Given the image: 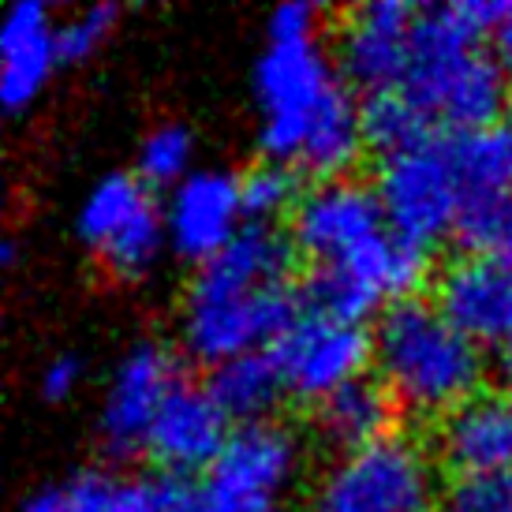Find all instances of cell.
Returning a JSON list of instances; mask_svg holds the SVG:
<instances>
[{
	"label": "cell",
	"mask_w": 512,
	"mask_h": 512,
	"mask_svg": "<svg viewBox=\"0 0 512 512\" xmlns=\"http://www.w3.org/2000/svg\"><path fill=\"white\" fill-rule=\"evenodd\" d=\"M258 146L266 161L322 180H344L363 154L359 105L318 38L270 42L255 60Z\"/></svg>",
	"instance_id": "6da1fadb"
},
{
	"label": "cell",
	"mask_w": 512,
	"mask_h": 512,
	"mask_svg": "<svg viewBox=\"0 0 512 512\" xmlns=\"http://www.w3.org/2000/svg\"><path fill=\"white\" fill-rule=\"evenodd\" d=\"M292 251V240L273 225H243L225 251L202 262L180 307V344L187 356L214 370L277 344L299 314L288 288Z\"/></svg>",
	"instance_id": "7a4b0ae2"
},
{
	"label": "cell",
	"mask_w": 512,
	"mask_h": 512,
	"mask_svg": "<svg viewBox=\"0 0 512 512\" xmlns=\"http://www.w3.org/2000/svg\"><path fill=\"white\" fill-rule=\"evenodd\" d=\"M498 4L460 0L427 4L415 12L412 64L404 90L430 120L449 124L456 135L498 124L509 105V75L501 72L483 38H490Z\"/></svg>",
	"instance_id": "3957f363"
},
{
	"label": "cell",
	"mask_w": 512,
	"mask_h": 512,
	"mask_svg": "<svg viewBox=\"0 0 512 512\" xmlns=\"http://www.w3.org/2000/svg\"><path fill=\"white\" fill-rule=\"evenodd\" d=\"M374 367L385 393L412 415H445L479 393L483 348L449 322L434 299L408 296L370 329Z\"/></svg>",
	"instance_id": "277c9868"
},
{
	"label": "cell",
	"mask_w": 512,
	"mask_h": 512,
	"mask_svg": "<svg viewBox=\"0 0 512 512\" xmlns=\"http://www.w3.org/2000/svg\"><path fill=\"white\" fill-rule=\"evenodd\" d=\"M441 490L427 449L404 434L337 456L311 490L307 512H438Z\"/></svg>",
	"instance_id": "5b68a950"
},
{
	"label": "cell",
	"mask_w": 512,
	"mask_h": 512,
	"mask_svg": "<svg viewBox=\"0 0 512 512\" xmlns=\"http://www.w3.org/2000/svg\"><path fill=\"white\" fill-rule=\"evenodd\" d=\"M374 195L382 202L389 228L415 247L427 251L445 236H453L456 214L464 206V180L453 139L430 135L400 154L382 157L374 176Z\"/></svg>",
	"instance_id": "8992f818"
},
{
	"label": "cell",
	"mask_w": 512,
	"mask_h": 512,
	"mask_svg": "<svg viewBox=\"0 0 512 512\" xmlns=\"http://www.w3.org/2000/svg\"><path fill=\"white\" fill-rule=\"evenodd\" d=\"M423 277H427V251L389 228L356 255L329 266H311L303 281V299L307 311L363 326L370 314H382L400 299L415 296Z\"/></svg>",
	"instance_id": "52a82bcc"
},
{
	"label": "cell",
	"mask_w": 512,
	"mask_h": 512,
	"mask_svg": "<svg viewBox=\"0 0 512 512\" xmlns=\"http://www.w3.org/2000/svg\"><path fill=\"white\" fill-rule=\"evenodd\" d=\"M79 240L116 277H143L157 262L165 236V206L135 172H109L90 187L75 214Z\"/></svg>",
	"instance_id": "ba28073f"
},
{
	"label": "cell",
	"mask_w": 512,
	"mask_h": 512,
	"mask_svg": "<svg viewBox=\"0 0 512 512\" xmlns=\"http://www.w3.org/2000/svg\"><path fill=\"white\" fill-rule=\"evenodd\" d=\"M270 352L288 397L322 404L329 393L363 378L367 363H374V337L356 322L299 311Z\"/></svg>",
	"instance_id": "9c48e42d"
},
{
	"label": "cell",
	"mask_w": 512,
	"mask_h": 512,
	"mask_svg": "<svg viewBox=\"0 0 512 512\" xmlns=\"http://www.w3.org/2000/svg\"><path fill=\"white\" fill-rule=\"evenodd\" d=\"M385 232L389 221L374 187L344 176V180L311 184L299 195L288 240L311 266H329L363 251Z\"/></svg>",
	"instance_id": "30bf717a"
},
{
	"label": "cell",
	"mask_w": 512,
	"mask_h": 512,
	"mask_svg": "<svg viewBox=\"0 0 512 512\" xmlns=\"http://www.w3.org/2000/svg\"><path fill=\"white\" fill-rule=\"evenodd\" d=\"M176 382H180V370H176L169 348H161L157 341L131 344L128 352L116 359L105 397H101L98 434L105 449L113 456H131L139 449L146 453L150 427Z\"/></svg>",
	"instance_id": "8fae6325"
},
{
	"label": "cell",
	"mask_w": 512,
	"mask_h": 512,
	"mask_svg": "<svg viewBox=\"0 0 512 512\" xmlns=\"http://www.w3.org/2000/svg\"><path fill=\"white\" fill-rule=\"evenodd\" d=\"M415 12L404 0H367L344 15L333 42V64L352 86L378 94L404 86L412 64Z\"/></svg>",
	"instance_id": "7c38bea8"
},
{
	"label": "cell",
	"mask_w": 512,
	"mask_h": 512,
	"mask_svg": "<svg viewBox=\"0 0 512 512\" xmlns=\"http://www.w3.org/2000/svg\"><path fill=\"white\" fill-rule=\"evenodd\" d=\"M243 217L240 176L228 169H195L165 199V236L187 262H210L240 236Z\"/></svg>",
	"instance_id": "4fadbf2b"
},
{
	"label": "cell",
	"mask_w": 512,
	"mask_h": 512,
	"mask_svg": "<svg viewBox=\"0 0 512 512\" xmlns=\"http://www.w3.org/2000/svg\"><path fill=\"white\" fill-rule=\"evenodd\" d=\"M228 438H232L228 415L217 408L210 389L180 378L150 427L146 453L165 475L184 479L195 471H214Z\"/></svg>",
	"instance_id": "5bb4252c"
},
{
	"label": "cell",
	"mask_w": 512,
	"mask_h": 512,
	"mask_svg": "<svg viewBox=\"0 0 512 512\" xmlns=\"http://www.w3.org/2000/svg\"><path fill=\"white\" fill-rule=\"evenodd\" d=\"M434 303L479 344L512 341V251L464 255L438 277Z\"/></svg>",
	"instance_id": "9a60e30c"
},
{
	"label": "cell",
	"mask_w": 512,
	"mask_h": 512,
	"mask_svg": "<svg viewBox=\"0 0 512 512\" xmlns=\"http://www.w3.org/2000/svg\"><path fill=\"white\" fill-rule=\"evenodd\" d=\"M438 456L456 479H512V404L475 393L441 419Z\"/></svg>",
	"instance_id": "2e32d148"
},
{
	"label": "cell",
	"mask_w": 512,
	"mask_h": 512,
	"mask_svg": "<svg viewBox=\"0 0 512 512\" xmlns=\"http://www.w3.org/2000/svg\"><path fill=\"white\" fill-rule=\"evenodd\" d=\"M299 464V445L292 430L281 423H247L236 427L228 438L225 453L214 464L206 486L240 494V498H262L277 501V494L288 486Z\"/></svg>",
	"instance_id": "e0dca14e"
},
{
	"label": "cell",
	"mask_w": 512,
	"mask_h": 512,
	"mask_svg": "<svg viewBox=\"0 0 512 512\" xmlns=\"http://www.w3.org/2000/svg\"><path fill=\"white\" fill-rule=\"evenodd\" d=\"M0 101L23 109L42 94L53 68L60 64L57 23L45 4L19 0L0 30Z\"/></svg>",
	"instance_id": "ac0fdd59"
},
{
	"label": "cell",
	"mask_w": 512,
	"mask_h": 512,
	"mask_svg": "<svg viewBox=\"0 0 512 512\" xmlns=\"http://www.w3.org/2000/svg\"><path fill=\"white\" fill-rule=\"evenodd\" d=\"M393 397L378 378H356L314 404V430L337 453H356L393 434Z\"/></svg>",
	"instance_id": "d6986e66"
},
{
	"label": "cell",
	"mask_w": 512,
	"mask_h": 512,
	"mask_svg": "<svg viewBox=\"0 0 512 512\" xmlns=\"http://www.w3.org/2000/svg\"><path fill=\"white\" fill-rule=\"evenodd\" d=\"M206 389L217 400V408L228 415V423H240V427L266 423L285 397V382L273 352H247V356L228 359L210 370Z\"/></svg>",
	"instance_id": "ffe728a7"
},
{
	"label": "cell",
	"mask_w": 512,
	"mask_h": 512,
	"mask_svg": "<svg viewBox=\"0 0 512 512\" xmlns=\"http://www.w3.org/2000/svg\"><path fill=\"white\" fill-rule=\"evenodd\" d=\"M464 195H512V116L453 135Z\"/></svg>",
	"instance_id": "44dd1931"
},
{
	"label": "cell",
	"mask_w": 512,
	"mask_h": 512,
	"mask_svg": "<svg viewBox=\"0 0 512 512\" xmlns=\"http://www.w3.org/2000/svg\"><path fill=\"white\" fill-rule=\"evenodd\" d=\"M359 120H363V139L367 146H374L382 157L400 154L408 146L430 139V120L427 109L404 90V86H393V90H378V94H367L363 105H359Z\"/></svg>",
	"instance_id": "7402d4cb"
},
{
	"label": "cell",
	"mask_w": 512,
	"mask_h": 512,
	"mask_svg": "<svg viewBox=\"0 0 512 512\" xmlns=\"http://www.w3.org/2000/svg\"><path fill=\"white\" fill-rule=\"evenodd\" d=\"M453 240L464 247V255L512 251V195H464Z\"/></svg>",
	"instance_id": "603a6c76"
},
{
	"label": "cell",
	"mask_w": 512,
	"mask_h": 512,
	"mask_svg": "<svg viewBox=\"0 0 512 512\" xmlns=\"http://www.w3.org/2000/svg\"><path fill=\"white\" fill-rule=\"evenodd\" d=\"M191 157H195V139L184 124H157L143 135L139 154H135V176L150 191L154 187H176L191 176Z\"/></svg>",
	"instance_id": "cb8c5ba5"
},
{
	"label": "cell",
	"mask_w": 512,
	"mask_h": 512,
	"mask_svg": "<svg viewBox=\"0 0 512 512\" xmlns=\"http://www.w3.org/2000/svg\"><path fill=\"white\" fill-rule=\"evenodd\" d=\"M105 512H202V490L176 475H135L113 486Z\"/></svg>",
	"instance_id": "d4e9b609"
},
{
	"label": "cell",
	"mask_w": 512,
	"mask_h": 512,
	"mask_svg": "<svg viewBox=\"0 0 512 512\" xmlns=\"http://www.w3.org/2000/svg\"><path fill=\"white\" fill-rule=\"evenodd\" d=\"M240 195H243V217L247 225H273L281 214H292L299 202L296 172L285 165H258V169L240 176Z\"/></svg>",
	"instance_id": "484cf974"
},
{
	"label": "cell",
	"mask_w": 512,
	"mask_h": 512,
	"mask_svg": "<svg viewBox=\"0 0 512 512\" xmlns=\"http://www.w3.org/2000/svg\"><path fill=\"white\" fill-rule=\"evenodd\" d=\"M116 12L113 4H86L79 12H72L68 19L57 23V45H60V60L64 64H79V60L94 57L101 49V42L113 34Z\"/></svg>",
	"instance_id": "4316f807"
},
{
	"label": "cell",
	"mask_w": 512,
	"mask_h": 512,
	"mask_svg": "<svg viewBox=\"0 0 512 512\" xmlns=\"http://www.w3.org/2000/svg\"><path fill=\"white\" fill-rule=\"evenodd\" d=\"M438 512H512V479H456Z\"/></svg>",
	"instance_id": "83f0119b"
},
{
	"label": "cell",
	"mask_w": 512,
	"mask_h": 512,
	"mask_svg": "<svg viewBox=\"0 0 512 512\" xmlns=\"http://www.w3.org/2000/svg\"><path fill=\"white\" fill-rule=\"evenodd\" d=\"M318 4L307 0H288L281 8H273L266 19V38L270 42H296V38H318Z\"/></svg>",
	"instance_id": "f1b7e54d"
},
{
	"label": "cell",
	"mask_w": 512,
	"mask_h": 512,
	"mask_svg": "<svg viewBox=\"0 0 512 512\" xmlns=\"http://www.w3.org/2000/svg\"><path fill=\"white\" fill-rule=\"evenodd\" d=\"M113 483H105L98 471H83L64 486V512H105Z\"/></svg>",
	"instance_id": "f546056e"
},
{
	"label": "cell",
	"mask_w": 512,
	"mask_h": 512,
	"mask_svg": "<svg viewBox=\"0 0 512 512\" xmlns=\"http://www.w3.org/2000/svg\"><path fill=\"white\" fill-rule=\"evenodd\" d=\"M79 359L75 356H57V359H49L42 370V393L49 400H64V397H72L75 393V385H79Z\"/></svg>",
	"instance_id": "4dcf8cb0"
},
{
	"label": "cell",
	"mask_w": 512,
	"mask_h": 512,
	"mask_svg": "<svg viewBox=\"0 0 512 512\" xmlns=\"http://www.w3.org/2000/svg\"><path fill=\"white\" fill-rule=\"evenodd\" d=\"M202 512H277V501L240 498V494H225V490H214V486H202Z\"/></svg>",
	"instance_id": "1f68e13d"
},
{
	"label": "cell",
	"mask_w": 512,
	"mask_h": 512,
	"mask_svg": "<svg viewBox=\"0 0 512 512\" xmlns=\"http://www.w3.org/2000/svg\"><path fill=\"white\" fill-rule=\"evenodd\" d=\"M490 53H494L501 72L509 75L512 83V4H498L494 27H490Z\"/></svg>",
	"instance_id": "d6a6232c"
},
{
	"label": "cell",
	"mask_w": 512,
	"mask_h": 512,
	"mask_svg": "<svg viewBox=\"0 0 512 512\" xmlns=\"http://www.w3.org/2000/svg\"><path fill=\"white\" fill-rule=\"evenodd\" d=\"M15 512H64V486H60V490H42V494H34V498H27Z\"/></svg>",
	"instance_id": "836d02e7"
},
{
	"label": "cell",
	"mask_w": 512,
	"mask_h": 512,
	"mask_svg": "<svg viewBox=\"0 0 512 512\" xmlns=\"http://www.w3.org/2000/svg\"><path fill=\"white\" fill-rule=\"evenodd\" d=\"M494 370H498V389L501 397L512 404V341L501 344L498 348V363H494Z\"/></svg>",
	"instance_id": "e575fe53"
},
{
	"label": "cell",
	"mask_w": 512,
	"mask_h": 512,
	"mask_svg": "<svg viewBox=\"0 0 512 512\" xmlns=\"http://www.w3.org/2000/svg\"><path fill=\"white\" fill-rule=\"evenodd\" d=\"M0 258H4L8 266L15 262V243H12V240H4V247H0Z\"/></svg>",
	"instance_id": "d590c367"
}]
</instances>
